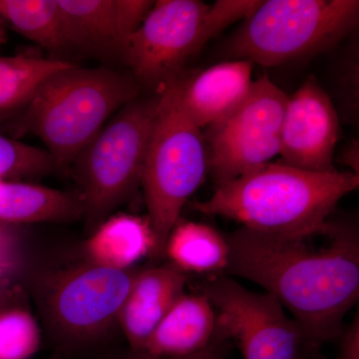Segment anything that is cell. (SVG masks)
Wrapping results in <instances>:
<instances>
[{
  "instance_id": "6da1fadb",
  "label": "cell",
  "mask_w": 359,
  "mask_h": 359,
  "mask_svg": "<svg viewBox=\"0 0 359 359\" xmlns=\"http://www.w3.org/2000/svg\"><path fill=\"white\" fill-rule=\"evenodd\" d=\"M316 233L283 238L238 229L226 238L230 254L224 275L273 295L306 342L320 347L339 339L344 316L358 301L359 235L353 223L332 219L320 242H314Z\"/></svg>"
},
{
  "instance_id": "7a4b0ae2",
  "label": "cell",
  "mask_w": 359,
  "mask_h": 359,
  "mask_svg": "<svg viewBox=\"0 0 359 359\" xmlns=\"http://www.w3.org/2000/svg\"><path fill=\"white\" fill-rule=\"evenodd\" d=\"M358 186L359 176L351 172L318 173L269 162L216 187L211 198L194 207L259 233L304 237L323 230L340 200Z\"/></svg>"
},
{
  "instance_id": "3957f363",
  "label": "cell",
  "mask_w": 359,
  "mask_h": 359,
  "mask_svg": "<svg viewBox=\"0 0 359 359\" xmlns=\"http://www.w3.org/2000/svg\"><path fill=\"white\" fill-rule=\"evenodd\" d=\"M138 95L139 85L129 75L69 62L39 85L23 112L2 131L16 140L37 137L57 170L65 171L106 123Z\"/></svg>"
},
{
  "instance_id": "277c9868",
  "label": "cell",
  "mask_w": 359,
  "mask_h": 359,
  "mask_svg": "<svg viewBox=\"0 0 359 359\" xmlns=\"http://www.w3.org/2000/svg\"><path fill=\"white\" fill-rule=\"evenodd\" d=\"M157 95L141 187L160 256L184 205L204 183L209 160L204 132L182 105L179 77Z\"/></svg>"
},
{
  "instance_id": "5b68a950",
  "label": "cell",
  "mask_w": 359,
  "mask_h": 359,
  "mask_svg": "<svg viewBox=\"0 0 359 359\" xmlns=\"http://www.w3.org/2000/svg\"><path fill=\"white\" fill-rule=\"evenodd\" d=\"M358 0L261 1L226 43L231 59L266 67L327 51L356 29Z\"/></svg>"
},
{
  "instance_id": "8992f818",
  "label": "cell",
  "mask_w": 359,
  "mask_h": 359,
  "mask_svg": "<svg viewBox=\"0 0 359 359\" xmlns=\"http://www.w3.org/2000/svg\"><path fill=\"white\" fill-rule=\"evenodd\" d=\"M157 101L158 95L125 105L71 165L91 233L141 185Z\"/></svg>"
},
{
  "instance_id": "52a82bcc",
  "label": "cell",
  "mask_w": 359,
  "mask_h": 359,
  "mask_svg": "<svg viewBox=\"0 0 359 359\" xmlns=\"http://www.w3.org/2000/svg\"><path fill=\"white\" fill-rule=\"evenodd\" d=\"M289 96L266 75L252 82L243 103L223 121L205 129L209 173L218 187L280 155Z\"/></svg>"
},
{
  "instance_id": "ba28073f",
  "label": "cell",
  "mask_w": 359,
  "mask_h": 359,
  "mask_svg": "<svg viewBox=\"0 0 359 359\" xmlns=\"http://www.w3.org/2000/svg\"><path fill=\"white\" fill-rule=\"evenodd\" d=\"M216 311V330L233 340L244 359H301L306 337L273 295L245 289L231 276L202 283Z\"/></svg>"
},
{
  "instance_id": "9c48e42d",
  "label": "cell",
  "mask_w": 359,
  "mask_h": 359,
  "mask_svg": "<svg viewBox=\"0 0 359 359\" xmlns=\"http://www.w3.org/2000/svg\"><path fill=\"white\" fill-rule=\"evenodd\" d=\"M137 271H120L85 261L45 276L41 302L45 316L63 339H94L118 320Z\"/></svg>"
},
{
  "instance_id": "30bf717a",
  "label": "cell",
  "mask_w": 359,
  "mask_h": 359,
  "mask_svg": "<svg viewBox=\"0 0 359 359\" xmlns=\"http://www.w3.org/2000/svg\"><path fill=\"white\" fill-rule=\"evenodd\" d=\"M209 7L199 0L155 1L120 52L137 84L158 92L185 72L189 59L205 44L204 21Z\"/></svg>"
},
{
  "instance_id": "8fae6325",
  "label": "cell",
  "mask_w": 359,
  "mask_h": 359,
  "mask_svg": "<svg viewBox=\"0 0 359 359\" xmlns=\"http://www.w3.org/2000/svg\"><path fill=\"white\" fill-rule=\"evenodd\" d=\"M339 116L318 80L306 79L287 99L280 136V163L318 173L337 171L334 165Z\"/></svg>"
},
{
  "instance_id": "7c38bea8",
  "label": "cell",
  "mask_w": 359,
  "mask_h": 359,
  "mask_svg": "<svg viewBox=\"0 0 359 359\" xmlns=\"http://www.w3.org/2000/svg\"><path fill=\"white\" fill-rule=\"evenodd\" d=\"M151 0H58L72 50L120 55L151 11Z\"/></svg>"
},
{
  "instance_id": "4fadbf2b",
  "label": "cell",
  "mask_w": 359,
  "mask_h": 359,
  "mask_svg": "<svg viewBox=\"0 0 359 359\" xmlns=\"http://www.w3.org/2000/svg\"><path fill=\"white\" fill-rule=\"evenodd\" d=\"M252 63L231 59L179 77L180 97L187 114L202 131L223 121L250 93Z\"/></svg>"
},
{
  "instance_id": "5bb4252c",
  "label": "cell",
  "mask_w": 359,
  "mask_h": 359,
  "mask_svg": "<svg viewBox=\"0 0 359 359\" xmlns=\"http://www.w3.org/2000/svg\"><path fill=\"white\" fill-rule=\"evenodd\" d=\"M186 283V273L172 264L137 271L118 316L132 351H143L168 311L185 294Z\"/></svg>"
},
{
  "instance_id": "9a60e30c",
  "label": "cell",
  "mask_w": 359,
  "mask_h": 359,
  "mask_svg": "<svg viewBox=\"0 0 359 359\" xmlns=\"http://www.w3.org/2000/svg\"><path fill=\"white\" fill-rule=\"evenodd\" d=\"M216 335V311L204 294L179 297L148 339L143 353L181 358L199 353Z\"/></svg>"
},
{
  "instance_id": "2e32d148",
  "label": "cell",
  "mask_w": 359,
  "mask_h": 359,
  "mask_svg": "<svg viewBox=\"0 0 359 359\" xmlns=\"http://www.w3.org/2000/svg\"><path fill=\"white\" fill-rule=\"evenodd\" d=\"M84 254L88 263L126 271L148 255L156 256L157 241L148 218L112 215L92 231Z\"/></svg>"
},
{
  "instance_id": "e0dca14e",
  "label": "cell",
  "mask_w": 359,
  "mask_h": 359,
  "mask_svg": "<svg viewBox=\"0 0 359 359\" xmlns=\"http://www.w3.org/2000/svg\"><path fill=\"white\" fill-rule=\"evenodd\" d=\"M84 216L78 193L0 179V223L65 222Z\"/></svg>"
},
{
  "instance_id": "ac0fdd59",
  "label": "cell",
  "mask_w": 359,
  "mask_h": 359,
  "mask_svg": "<svg viewBox=\"0 0 359 359\" xmlns=\"http://www.w3.org/2000/svg\"><path fill=\"white\" fill-rule=\"evenodd\" d=\"M0 28L53 54L72 50L58 0H0Z\"/></svg>"
},
{
  "instance_id": "d6986e66",
  "label": "cell",
  "mask_w": 359,
  "mask_h": 359,
  "mask_svg": "<svg viewBox=\"0 0 359 359\" xmlns=\"http://www.w3.org/2000/svg\"><path fill=\"white\" fill-rule=\"evenodd\" d=\"M165 254L183 273H219L229 262L226 238L208 224L179 221L170 231Z\"/></svg>"
},
{
  "instance_id": "ffe728a7",
  "label": "cell",
  "mask_w": 359,
  "mask_h": 359,
  "mask_svg": "<svg viewBox=\"0 0 359 359\" xmlns=\"http://www.w3.org/2000/svg\"><path fill=\"white\" fill-rule=\"evenodd\" d=\"M67 63L30 53L0 56V133L23 112L39 85Z\"/></svg>"
},
{
  "instance_id": "44dd1931",
  "label": "cell",
  "mask_w": 359,
  "mask_h": 359,
  "mask_svg": "<svg viewBox=\"0 0 359 359\" xmlns=\"http://www.w3.org/2000/svg\"><path fill=\"white\" fill-rule=\"evenodd\" d=\"M57 170L45 149L0 133V179L20 181L39 178Z\"/></svg>"
},
{
  "instance_id": "7402d4cb",
  "label": "cell",
  "mask_w": 359,
  "mask_h": 359,
  "mask_svg": "<svg viewBox=\"0 0 359 359\" xmlns=\"http://www.w3.org/2000/svg\"><path fill=\"white\" fill-rule=\"evenodd\" d=\"M40 332L22 309H0V359H29L39 351Z\"/></svg>"
},
{
  "instance_id": "603a6c76",
  "label": "cell",
  "mask_w": 359,
  "mask_h": 359,
  "mask_svg": "<svg viewBox=\"0 0 359 359\" xmlns=\"http://www.w3.org/2000/svg\"><path fill=\"white\" fill-rule=\"evenodd\" d=\"M259 4V0H218L210 4L204 21L205 43L236 21L245 20Z\"/></svg>"
},
{
  "instance_id": "cb8c5ba5",
  "label": "cell",
  "mask_w": 359,
  "mask_h": 359,
  "mask_svg": "<svg viewBox=\"0 0 359 359\" xmlns=\"http://www.w3.org/2000/svg\"><path fill=\"white\" fill-rule=\"evenodd\" d=\"M18 245L11 224L0 223V285L8 283L20 263Z\"/></svg>"
},
{
  "instance_id": "d4e9b609",
  "label": "cell",
  "mask_w": 359,
  "mask_h": 359,
  "mask_svg": "<svg viewBox=\"0 0 359 359\" xmlns=\"http://www.w3.org/2000/svg\"><path fill=\"white\" fill-rule=\"evenodd\" d=\"M230 344V340L224 339L216 330V335L212 344L199 353L181 356V358H161V356L150 355L143 351H138V353L133 351L135 354L133 359H228Z\"/></svg>"
},
{
  "instance_id": "484cf974",
  "label": "cell",
  "mask_w": 359,
  "mask_h": 359,
  "mask_svg": "<svg viewBox=\"0 0 359 359\" xmlns=\"http://www.w3.org/2000/svg\"><path fill=\"white\" fill-rule=\"evenodd\" d=\"M339 351L337 359H359V316L344 327L339 337Z\"/></svg>"
},
{
  "instance_id": "4316f807",
  "label": "cell",
  "mask_w": 359,
  "mask_h": 359,
  "mask_svg": "<svg viewBox=\"0 0 359 359\" xmlns=\"http://www.w3.org/2000/svg\"><path fill=\"white\" fill-rule=\"evenodd\" d=\"M358 143L356 141L351 142L342 152V162L346 166L351 169V173L358 175ZM359 176V175H358Z\"/></svg>"
},
{
  "instance_id": "83f0119b",
  "label": "cell",
  "mask_w": 359,
  "mask_h": 359,
  "mask_svg": "<svg viewBox=\"0 0 359 359\" xmlns=\"http://www.w3.org/2000/svg\"><path fill=\"white\" fill-rule=\"evenodd\" d=\"M301 359H327L320 353V347L313 346L306 342L302 351Z\"/></svg>"
},
{
  "instance_id": "f1b7e54d",
  "label": "cell",
  "mask_w": 359,
  "mask_h": 359,
  "mask_svg": "<svg viewBox=\"0 0 359 359\" xmlns=\"http://www.w3.org/2000/svg\"><path fill=\"white\" fill-rule=\"evenodd\" d=\"M9 285V283H4V285H0V302L4 301L6 297H4V294L6 292H9V290L6 289V285Z\"/></svg>"
},
{
  "instance_id": "f546056e",
  "label": "cell",
  "mask_w": 359,
  "mask_h": 359,
  "mask_svg": "<svg viewBox=\"0 0 359 359\" xmlns=\"http://www.w3.org/2000/svg\"><path fill=\"white\" fill-rule=\"evenodd\" d=\"M6 42V30L1 29L0 28V49L4 46V43Z\"/></svg>"
}]
</instances>
